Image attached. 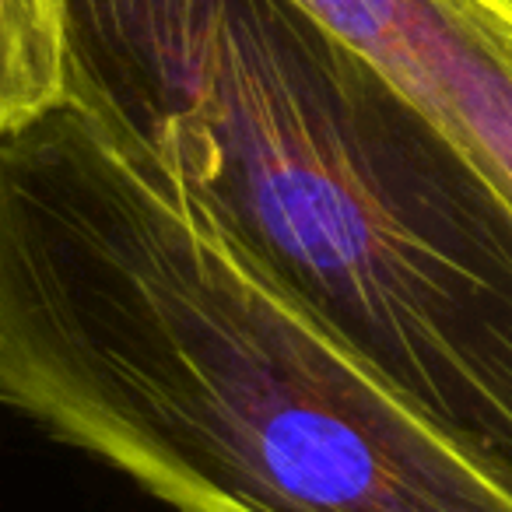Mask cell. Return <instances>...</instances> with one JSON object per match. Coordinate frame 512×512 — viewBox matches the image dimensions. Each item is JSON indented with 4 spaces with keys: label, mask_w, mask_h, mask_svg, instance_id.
I'll return each instance as SVG.
<instances>
[{
    "label": "cell",
    "mask_w": 512,
    "mask_h": 512,
    "mask_svg": "<svg viewBox=\"0 0 512 512\" xmlns=\"http://www.w3.org/2000/svg\"><path fill=\"white\" fill-rule=\"evenodd\" d=\"M0 407L176 512H512L74 102L0 141Z\"/></svg>",
    "instance_id": "1"
},
{
    "label": "cell",
    "mask_w": 512,
    "mask_h": 512,
    "mask_svg": "<svg viewBox=\"0 0 512 512\" xmlns=\"http://www.w3.org/2000/svg\"><path fill=\"white\" fill-rule=\"evenodd\" d=\"M71 99L512 488V204L299 0H67Z\"/></svg>",
    "instance_id": "2"
},
{
    "label": "cell",
    "mask_w": 512,
    "mask_h": 512,
    "mask_svg": "<svg viewBox=\"0 0 512 512\" xmlns=\"http://www.w3.org/2000/svg\"><path fill=\"white\" fill-rule=\"evenodd\" d=\"M512 204V25L477 0H299Z\"/></svg>",
    "instance_id": "3"
},
{
    "label": "cell",
    "mask_w": 512,
    "mask_h": 512,
    "mask_svg": "<svg viewBox=\"0 0 512 512\" xmlns=\"http://www.w3.org/2000/svg\"><path fill=\"white\" fill-rule=\"evenodd\" d=\"M71 99L67 0H0V141Z\"/></svg>",
    "instance_id": "4"
},
{
    "label": "cell",
    "mask_w": 512,
    "mask_h": 512,
    "mask_svg": "<svg viewBox=\"0 0 512 512\" xmlns=\"http://www.w3.org/2000/svg\"><path fill=\"white\" fill-rule=\"evenodd\" d=\"M477 4H484V8L495 11V15H502L505 22L512 25V0H477Z\"/></svg>",
    "instance_id": "5"
}]
</instances>
